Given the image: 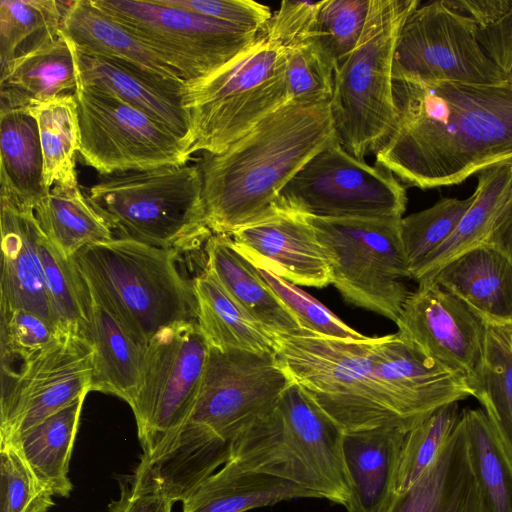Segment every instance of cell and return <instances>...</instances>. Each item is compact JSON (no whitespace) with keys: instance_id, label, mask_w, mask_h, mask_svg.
Segmentation results:
<instances>
[{"instance_id":"cell-1","label":"cell","mask_w":512,"mask_h":512,"mask_svg":"<svg viewBox=\"0 0 512 512\" xmlns=\"http://www.w3.org/2000/svg\"><path fill=\"white\" fill-rule=\"evenodd\" d=\"M396 121L375 165L411 187L459 184L512 160V86L393 79Z\"/></svg>"},{"instance_id":"cell-2","label":"cell","mask_w":512,"mask_h":512,"mask_svg":"<svg viewBox=\"0 0 512 512\" xmlns=\"http://www.w3.org/2000/svg\"><path fill=\"white\" fill-rule=\"evenodd\" d=\"M292 382L274 354L210 346L189 416L154 451L140 455L133 476L182 502L227 461L232 440L276 408Z\"/></svg>"},{"instance_id":"cell-3","label":"cell","mask_w":512,"mask_h":512,"mask_svg":"<svg viewBox=\"0 0 512 512\" xmlns=\"http://www.w3.org/2000/svg\"><path fill=\"white\" fill-rule=\"evenodd\" d=\"M336 140L330 102H288L225 151L203 153L197 164L211 232L231 235L270 213L286 184Z\"/></svg>"},{"instance_id":"cell-4","label":"cell","mask_w":512,"mask_h":512,"mask_svg":"<svg viewBox=\"0 0 512 512\" xmlns=\"http://www.w3.org/2000/svg\"><path fill=\"white\" fill-rule=\"evenodd\" d=\"M275 358L344 434L407 430L397 417L376 357L379 337L338 339L300 330L276 335Z\"/></svg>"},{"instance_id":"cell-5","label":"cell","mask_w":512,"mask_h":512,"mask_svg":"<svg viewBox=\"0 0 512 512\" xmlns=\"http://www.w3.org/2000/svg\"><path fill=\"white\" fill-rule=\"evenodd\" d=\"M73 259L142 345L164 326L197 318L192 281L181 273L176 250L118 237L86 246Z\"/></svg>"},{"instance_id":"cell-6","label":"cell","mask_w":512,"mask_h":512,"mask_svg":"<svg viewBox=\"0 0 512 512\" xmlns=\"http://www.w3.org/2000/svg\"><path fill=\"white\" fill-rule=\"evenodd\" d=\"M202 191L196 163L107 175L87 198L120 237L180 253L199 248L213 234Z\"/></svg>"},{"instance_id":"cell-7","label":"cell","mask_w":512,"mask_h":512,"mask_svg":"<svg viewBox=\"0 0 512 512\" xmlns=\"http://www.w3.org/2000/svg\"><path fill=\"white\" fill-rule=\"evenodd\" d=\"M418 0H370L354 50L337 64L330 100L338 142L364 160L375 153L396 121L394 53L401 27Z\"/></svg>"},{"instance_id":"cell-8","label":"cell","mask_w":512,"mask_h":512,"mask_svg":"<svg viewBox=\"0 0 512 512\" xmlns=\"http://www.w3.org/2000/svg\"><path fill=\"white\" fill-rule=\"evenodd\" d=\"M286 50L264 28L236 59L213 75L185 83L183 107L191 128L190 155L219 154L288 103Z\"/></svg>"},{"instance_id":"cell-9","label":"cell","mask_w":512,"mask_h":512,"mask_svg":"<svg viewBox=\"0 0 512 512\" xmlns=\"http://www.w3.org/2000/svg\"><path fill=\"white\" fill-rule=\"evenodd\" d=\"M331 265V284L350 304L397 321L411 271L401 219L319 218L303 215Z\"/></svg>"},{"instance_id":"cell-10","label":"cell","mask_w":512,"mask_h":512,"mask_svg":"<svg viewBox=\"0 0 512 512\" xmlns=\"http://www.w3.org/2000/svg\"><path fill=\"white\" fill-rule=\"evenodd\" d=\"M180 75L205 79L242 54L258 33L163 0H92Z\"/></svg>"},{"instance_id":"cell-11","label":"cell","mask_w":512,"mask_h":512,"mask_svg":"<svg viewBox=\"0 0 512 512\" xmlns=\"http://www.w3.org/2000/svg\"><path fill=\"white\" fill-rule=\"evenodd\" d=\"M209 353L196 320L164 326L144 345L140 385L130 406L142 454L154 451L189 416Z\"/></svg>"},{"instance_id":"cell-12","label":"cell","mask_w":512,"mask_h":512,"mask_svg":"<svg viewBox=\"0 0 512 512\" xmlns=\"http://www.w3.org/2000/svg\"><path fill=\"white\" fill-rule=\"evenodd\" d=\"M404 185L334 141L313 156L281 190L277 209L319 218L401 219Z\"/></svg>"},{"instance_id":"cell-13","label":"cell","mask_w":512,"mask_h":512,"mask_svg":"<svg viewBox=\"0 0 512 512\" xmlns=\"http://www.w3.org/2000/svg\"><path fill=\"white\" fill-rule=\"evenodd\" d=\"M79 150L103 176L187 164L190 145L165 124L117 97L78 84Z\"/></svg>"},{"instance_id":"cell-14","label":"cell","mask_w":512,"mask_h":512,"mask_svg":"<svg viewBox=\"0 0 512 512\" xmlns=\"http://www.w3.org/2000/svg\"><path fill=\"white\" fill-rule=\"evenodd\" d=\"M478 24L455 0L421 3L397 39L393 79L502 84L503 77L478 40Z\"/></svg>"},{"instance_id":"cell-15","label":"cell","mask_w":512,"mask_h":512,"mask_svg":"<svg viewBox=\"0 0 512 512\" xmlns=\"http://www.w3.org/2000/svg\"><path fill=\"white\" fill-rule=\"evenodd\" d=\"M89 339L63 330L46 348L1 375L0 441H11L91 391Z\"/></svg>"},{"instance_id":"cell-16","label":"cell","mask_w":512,"mask_h":512,"mask_svg":"<svg viewBox=\"0 0 512 512\" xmlns=\"http://www.w3.org/2000/svg\"><path fill=\"white\" fill-rule=\"evenodd\" d=\"M395 323L401 338L463 375L475 395L484 364L486 327L466 304L433 281L419 283L409 292Z\"/></svg>"},{"instance_id":"cell-17","label":"cell","mask_w":512,"mask_h":512,"mask_svg":"<svg viewBox=\"0 0 512 512\" xmlns=\"http://www.w3.org/2000/svg\"><path fill=\"white\" fill-rule=\"evenodd\" d=\"M229 236L253 264L297 286L323 288L332 282L329 258L301 214L274 208Z\"/></svg>"},{"instance_id":"cell-18","label":"cell","mask_w":512,"mask_h":512,"mask_svg":"<svg viewBox=\"0 0 512 512\" xmlns=\"http://www.w3.org/2000/svg\"><path fill=\"white\" fill-rule=\"evenodd\" d=\"M69 43L78 84L107 92L150 115L191 148L190 120L182 103L183 80L165 77L121 59L84 51Z\"/></svg>"},{"instance_id":"cell-19","label":"cell","mask_w":512,"mask_h":512,"mask_svg":"<svg viewBox=\"0 0 512 512\" xmlns=\"http://www.w3.org/2000/svg\"><path fill=\"white\" fill-rule=\"evenodd\" d=\"M276 409L289 438L323 488L327 500L351 512L354 488L344 453V432L295 382L284 390Z\"/></svg>"},{"instance_id":"cell-20","label":"cell","mask_w":512,"mask_h":512,"mask_svg":"<svg viewBox=\"0 0 512 512\" xmlns=\"http://www.w3.org/2000/svg\"><path fill=\"white\" fill-rule=\"evenodd\" d=\"M0 224V313L28 310L54 323L39 253L42 232L34 209L0 192Z\"/></svg>"},{"instance_id":"cell-21","label":"cell","mask_w":512,"mask_h":512,"mask_svg":"<svg viewBox=\"0 0 512 512\" xmlns=\"http://www.w3.org/2000/svg\"><path fill=\"white\" fill-rule=\"evenodd\" d=\"M431 281L460 299L484 323L512 325V262L496 247L483 243L464 252Z\"/></svg>"},{"instance_id":"cell-22","label":"cell","mask_w":512,"mask_h":512,"mask_svg":"<svg viewBox=\"0 0 512 512\" xmlns=\"http://www.w3.org/2000/svg\"><path fill=\"white\" fill-rule=\"evenodd\" d=\"M87 286L93 348L91 391L112 394L131 406L140 385L144 345L129 333L105 298Z\"/></svg>"},{"instance_id":"cell-23","label":"cell","mask_w":512,"mask_h":512,"mask_svg":"<svg viewBox=\"0 0 512 512\" xmlns=\"http://www.w3.org/2000/svg\"><path fill=\"white\" fill-rule=\"evenodd\" d=\"M206 269L228 294L273 337L295 334L298 322L258 275L250 260L225 234H212L205 243Z\"/></svg>"},{"instance_id":"cell-24","label":"cell","mask_w":512,"mask_h":512,"mask_svg":"<svg viewBox=\"0 0 512 512\" xmlns=\"http://www.w3.org/2000/svg\"><path fill=\"white\" fill-rule=\"evenodd\" d=\"M296 498H322L300 484L228 459L182 501V512H246Z\"/></svg>"},{"instance_id":"cell-25","label":"cell","mask_w":512,"mask_h":512,"mask_svg":"<svg viewBox=\"0 0 512 512\" xmlns=\"http://www.w3.org/2000/svg\"><path fill=\"white\" fill-rule=\"evenodd\" d=\"M391 512H481L461 416L435 463Z\"/></svg>"},{"instance_id":"cell-26","label":"cell","mask_w":512,"mask_h":512,"mask_svg":"<svg viewBox=\"0 0 512 512\" xmlns=\"http://www.w3.org/2000/svg\"><path fill=\"white\" fill-rule=\"evenodd\" d=\"M408 431L382 427L348 433L344 453L354 488L351 512H391L398 455Z\"/></svg>"},{"instance_id":"cell-27","label":"cell","mask_w":512,"mask_h":512,"mask_svg":"<svg viewBox=\"0 0 512 512\" xmlns=\"http://www.w3.org/2000/svg\"><path fill=\"white\" fill-rule=\"evenodd\" d=\"M78 80L71 46L63 32L53 42L15 60L1 71L0 107L30 106L74 94Z\"/></svg>"},{"instance_id":"cell-28","label":"cell","mask_w":512,"mask_h":512,"mask_svg":"<svg viewBox=\"0 0 512 512\" xmlns=\"http://www.w3.org/2000/svg\"><path fill=\"white\" fill-rule=\"evenodd\" d=\"M0 192L35 208L46 195L37 121L29 106L0 107Z\"/></svg>"},{"instance_id":"cell-29","label":"cell","mask_w":512,"mask_h":512,"mask_svg":"<svg viewBox=\"0 0 512 512\" xmlns=\"http://www.w3.org/2000/svg\"><path fill=\"white\" fill-rule=\"evenodd\" d=\"M196 321L211 347L275 354V338L257 323L205 269L192 280Z\"/></svg>"},{"instance_id":"cell-30","label":"cell","mask_w":512,"mask_h":512,"mask_svg":"<svg viewBox=\"0 0 512 512\" xmlns=\"http://www.w3.org/2000/svg\"><path fill=\"white\" fill-rule=\"evenodd\" d=\"M61 30L68 41L81 50L121 59L182 80L176 70L92 0L71 1Z\"/></svg>"},{"instance_id":"cell-31","label":"cell","mask_w":512,"mask_h":512,"mask_svg":"<svg viewBox=\"0 0 512 512\" xmlns=\"http://www.w3.org/2000/svg\"><path fill=\"white\" fill-rule=\"evenodd\" d=\"M228 459L246 469L300 484L327 499L323 488L289 438L276 408L232 440Z\"/></svg>"},{"instance_id":"cell-32","label":"cell","mask_w":512,"mask_h":512,"mask_svg":"<svg viewBox=\"0 0 512 512\" xmlns=\"http://www.w3.org/2000/svg\"><path fill=\"white\" fill-rule=\"evenodd\" d=\"M85 397L7 441L15 444L38 479L59 497L67 498L73 490L69 464Z\"/></svg>"},{"instance_id":"cell-33","label":"cell","mask_w":512,"mask_h":512,"mask_svg":"<svg viewBox=\"0 0 512 512\" xmlns=\"http://www.w3.org/2000/svg\"><path fill=\"white\" fill-rule=\"evenodd\" d=\"M43 235L65 257L86 246L112 240V228L92 206L79 185H54L34 208Z\"/></svg>"},{"instance_id":"cell-34","label":"cell","mask_w":512,"mask_h":512,"mask_svg":"<svg viewBox=\"0 0 512 512\" xmlns=\"http://www.w3.org/2000/svg\"><path fill=\"white\" fill-rule=\"evenodd\" d=\"M481 512H512V461L482 409L461 412Z\"/></svg>"},{"instance_id":"cell-35","label":"cell","mask_w":512,"mask_h":512,"mask_svg":"<svg viewBox=\"0 0 512 512\" xmlns=\"http://www.w3.org/2000/svg\"><path fill=\"white\" fill-rule=\"evenodd\" d=\"M511 167L512 160L477 174L472 205L450 237L411 272V279L418 284L430 282L444 265L485 242L491 217L509 180Z\"/></svg>"},{"instance_id":"cell-36","label":"cell","mask_w":512,"mask_h":512,"mask_svg":"<svg viewBox=\"0 0 512 512\" xmlns=\"http://www.w3.org/2000/svg\"><path fill=\"white\" fill-rule=\"evenodd\" d=\"M29 109L38 125L46 189L54 185H79L75 155L79 150L80 131L75 93L32 101Z\"/></svg>"},{"instance_id":"cell-37","label":"cell","mask_w":512,"mask_h":512,"mask_svg":"<svg viewBox=\"0 0 512 512\" xmlns=\"http://www.w3.org/2000/svg\"><path fill=\"white\" fill-rule=\"evenodd\" d=\"M70 2L0 1V71L59 37Z\"/></svg>"},{"instance_id":"cell-38","label":"cell","mask_w":512,"mask_h":512,"mask_svg":"<svg viewBox=\"0 0 512 512\" xmlns=\"http://www.w3.org/2000/svg\"><path fill=\"white\" fill-rule=\"evenodd\" d=\"M485 327L484 364L474 397L512 461V325Z\"/></svg>"},{"instance_id":"cell-39","label":"cell","mask_w":512,"mask_h":512,"mask_svg":"<svg viewBox=\"0 0 512 512\" xmlns=\"http://www.w3.org/2000/svg\"><path fill=\"white\" fill-rule=\"evenodd\" d=\"M39 253L54 324L89 339L90 294L73 257H65L43 233Z\"/></svg>"},{"instance_id":"cell-40","label":"cell","mask_w":512,"mask_h":512,"mask_svg":"<svg viewBox=\"0 0 512 512\" xmlns=\"http://www.w3.org/2000/svg\"><path fill=\"white\" fill-rule=\"evenodd\" d=\"M460 416L458 402H453L439 408L406 433L394 473L396 498L408 492L435 463Z\"/></svg>"},{"instance_id":"cell-41","label":"cell","mask_w":512,"mask_h":512,"mask_svg":"<svg viewBox=\"0 0 512 512\" xmlns=\"http://www.w3.org/2000/svg\"><path fill=\"white\" fill-rule=\"evenodd\" d=\"M337 63L313 36L286 50L287 102H330Z\"/></svg>"},{"instance_id":"cell-42","label":"cell","mask_w":512,"mask_h":512,"mask_svg":"<svg viewBox=\"0 0 512 512\" xmlns=\"http://www.w3.org/2000/svg\"><path fill=\"white\" fill-rule=\"evenodd\" d=\"M474 198V193L465 199L442 198L401 219V236L411 272L450 237Z\"/></svg>"},{"instance_id":"cell-43","label":"cell","mask_w":512,"mask_h":512,"mask_svg":"<svg viewBox=\"0 0 512 512\" xmlns=\"http://www.w3.org/2000/svg\"><path fill=\"white\" fill-rule=\"evenodd\" d=\"M52 496L15 444L0 441V512H48Z\"/></svg>"},{"instance_id":"cell-44","label":"cell","mask_w":512,"mask_h":512,"mask_svg":"<svg viewBox=\"0 0 512 512\" xmlns=\"http://www.w3.org/2000/svg\"><path fill=\"white\" fill-rule=\"evenodd\" d=\"M253 266L258 275L294 316L302 330L338 339H359L365 336L348 326L326 306L297 285L265 267L256 264Z\"/></svg>"},{"instance_id":"cell-45","label":"cell","mask_w":512,"mask_h":512,"mask_svg":"<svg viewBox=\"0 0 512 512\" xmlns=\"http://www.w3.org/2000/svg\"><path fill=\"white\" fill-rule=\"evenodd\" d=\"M63 329L28 310L0 313L1 373L49 346Z\"/></svg>"},{"instance_id":"cell-46","label":"cell","mask_w":512,"mask_h":512,"mask_svg":"<svg viewBox=\"0 0 512 512\" xmlns=\"http://www.w3.org/2000/svg\"><path fill=\"white\" fill-rule=\"evenodd\" d=\"M370 0H324L314 36L343 61L358 44L365 27Z\"/></svg>"},{"instance_id":"cell-47","label":"cell","mask_w":512,"mask_h":512,"mask_svg":"<svg viewBox=\"0 0 512 512\" xmlns=\"http://www.w3.org/2000/svg\"><path fill=\"white\" fill-rule=\"evenodd\" d=\"M240 29L260 32L272 17L268 6L251 0H163Z\"/></svg>"},{"instance_id":"cell-48","label":"cell","mask_w":512,"mask_h":512,"mask_svg":"<svg viewBox=\"0 0 512 512\" xmlns=\"http://www.w3.org/2000/svg\"><path fill=\"white\" fill-rule=\"evenodd\" d=\"M322 1H283L264 27L268 37L285 50L315 34Z\"/></svg>"},{"instance_id":"cell-49","label":"cell","mask_w":512,"mask_h":512,"mask_svg":"<svg viewBox=\"0 0 512 512\" xmlns=\"http://www.w3.org/2000/svg\"><path fill=\"white\" fill-rule=\"evenodd\" d=\"M478 40L498 67L505 83L512 86V0H504L500 14L479 28Z\"/></svg>"},{"instance_id":"cell-50","label":"cell","mask_w":512,"mask_h":512,"mask_svg":"<svg viewBox=\"0 0 512 512\" xmlns=\"http://www.w3.org/2000/svg\"><path fill=\"white\" fill-rule=\"evenodd\" d=\"M120 495L108 505V512H171L174 502L156 489L134 484L128 475L119 480Z\"/></svg>"},{"instance_id":"cell-51","label":"cell","mask_w":512,"mask_h":512,"mask_svg":"<svg viewBox=\"0 0 512 512\" xmlns=\"http://www.w3.org/2000/svg\"><path fill=\"white\" fill-rule=\"evenodd\" d=\"M484 243L499 249L512 262V167L509 180L495 206Z\"/></svg>"},{"instance_id":"cell-52","label":"cell","mask_w":512,"mask_h":512,"mask_svg":"<svg viewBox=\"0 0 512 512\" xmlns=\"http://www.w3.org/2000/svg\"><path fill=\"white\" fill-rule=\"evenodd\" d=\"M511 335H512V331H511Z\"/></svg>"}]
</instances>
